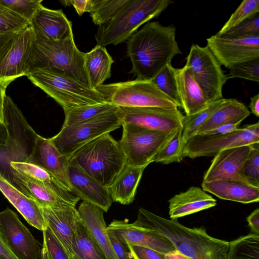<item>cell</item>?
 <instances>
[{"instance_id": "cell-1", "label": "cell", "mask_w": 259, "mask_h": 259, "mask_svg": "<svg viewBox=\"0 0 259 259\" xmlns=\"http://www.w3.org/2000/svg\"><path fill=\"white\" fill-rule=\"evenodd\" d=\"M176 28L156 21L146 23L127 42V54L138 79H152L176 55L182 54L176 38Z\"/></svg>"}, {"instance_id": "cell-2", "label": "cell", "mask_w": 259, "mask_h": 259, "mask_svg": "<svg viewBox=\"0 0 259 259\" xmlns=\"http://www.w3.org/2000/svg\"><path fill=\"white\" fill-rule=\"evenodd\" d=\"M131 224L164 236L176 250L193 259H226L229 242L211 237L203 227L188 228L177 219H165L143 208Z\"/></svg>"}, {"instance_id": "cell-3", "label": "cell", "mask_w": 259, "mask_h": 259, "mask_svg": "<svg viewBox=\"0 0 259 259\" xmlns=\"http://www.w3.org/2000/svg\"><path fill=\"white\" fill-rule=\"evenodd\" d=\"M69 161L107 188L126 166L125 156L119 142L109 133L80 148L71 156Z\"/></svg>"}, {"instance_id": "cell-4", "label": "cell", "mask_w": 259, "mask_h": 259, "mask_svg": "<svg viewBox=\"0 0 259 259\" xmlns=\"http://www.w3.org/2000/svg\"><path fill=\"white\" fill-rule=\"evenodd\" d=\"M4 122L8 131L5 145H0V175L16 188L12 162H26L32 152L37 136L11 98L6 95Z\"/></svg>"}, {"instance_id": "cell-5", "label": "cell", "mask_w": 259, "mask_h": 259, "mask_svg": "<svg viewBox=\"0 0 259 259\" xmlns=\"http://www.w3.org/2000/svg\"><path fill=\"white\" fill-rule=\"evenodd\" d=\"M174 2L171 0H127L114 16L99 26L97 45L103 47L122 43L143 24L158 17Z\"/></svg>"}, {"instance_id": "cell-6", "label": "cell", "mask_w": 259, "mask_h": 259, "mask_svg": "<svg viewBox=\"0 0 259 259\" xmlns=\"http://www.w3.org/2000/svg\"><path fill=\"white\" fill-rule=\"evenodd\" d=\"M26 76L33 84L54 99L64 111L106 102L97 90L50 67H34Z\"/></svg>"}, {"instance_id": "cell-7", "label": "cell", "mask_w": 259, "mask_h": 259, "mask_svg": "<svg viewBox=\"0 0 259 259\" xmlns=\"http://www.w3.org/2000/svg\"><path fill=\"white\" fill-rule=\"evenodd\" d=\"M84 55L77 48L73 36L58 41L35 37L32 68L47 67L59 70L89 87L83 67Z\"/></svg>"}, {"instance_id": "cell-8", "label": "cell", "mask_w": 259, "mask_h": 259, "mask_svg": "<svg viewBox=\"0 0 259 259\" xmlns=\"http://www.w3.org/2000/svg\"><path fill=\"white\" fill-rule=\"evenodd\" d=\"M96 90L106 102L118 107L179 108L178 105L150 80L137 78L103 84Z\"/></svg>"}, {"instance_id": "cell-9", "label": "cell", "mask_w": 259, "mask_h": 259, "mask_svg": "<svg viewBox=\"0 0 259 259\" xmlns=\"http://www.w3.org/2000/svg\"><path fill=\"white\" fill-rule=\"evenodd\" d=\"M118 106L98 116L72 125L62 126L50 140L69 160L80 148L105 134L118 128L121 121L117 114Z\"/></svg>"}, {"instance_id": "cell-10", "label": "cell", "mask_w": 259, "mask_h": 259, "mask_svg": "<svg viewBox=\"0 0 259 259\" xmlns=\"http://www.w3.org/2000/svg\"><path fill=\"white\" fill-rule=\"evenodd\" d=\"M119 142L124 155L126 165L146 167L160 149L170 140L176 130L161 132L147 130L130 124H122Z\"/></svg>"}, {"instance_id": "cell-11", "label": "cell", "mask_w": 259, "mask_h": 259, "mask_svg": "<svg viewBox=\"0 0 259 259\" xmlns=\"http://www.w3.org/2000/svg\"><path fill=\"white\" fill-rule=\"evenodd\" d=\"M35 39L34 32L30 25L0 48V85L4 89L16 79L27 76L32 69Z\"/></svg>"}, {"instance_id": "cell-12", "label": "cell", "mask_w": 259, "mask_h": 259, "mask_svg": "<svg viewBox=\"0 0 259 259\" xmlns=\"http://www.w3.org/2000/svg\"><path fill=\"white\" fill-rule=\"evenodd\" d=\"M259 143V122L246 125L226 134H196L185 143L183 157L214 156L221 151Z\"/></svg>"}, {"instance_id": "cell-13", "label": "cell", "mask_w": 259, "mask_h": 259, "mask_svg": "<svg viewBox=\"0 0 259 259\" xmlns=\"http://www.w3.org/2000/svg\"><path fill=\"white\" fill-rule=\"evenodd\" d=\"M185 65L208 102L223 98V88L229 79L207 46L192 45Z\"/></svg>"}, {"instance_id": "cell-14", "label": "cell", "mask_w": 259, "mask_h": 259, "mask_svg": "<svg viewBox=\"0 0 259 259\" xmlns=\"http://www.w3.org/2000/svg\"><path fill=\"white\" fill-rule=\"evenodd\" d=\"M117 114L121 124H130L161 132H171L182 127L184 118L179 108L118 106Z\"/></svg>"}, {"instance_id": "cell-15", "label": "cell", "mask_w": 259, "mask_h": 259, "mask_svg": "<svg viewBox=\"0 0 259 259\" xmlns=\"http://www.w3.org/2000/svg\"><path fill=\"white\" fill-rule=\"evenodd\" d=\"M207 47L221 65L229 69L259 59V36L228 37L217 34L206 39Z\"/></svg>"}, {"instance_id": "cell-16", "label": "cell", "mask_w": 259, "mask_h": 259, "mask_svg": "<svg viewBox=\"0 0 259 259\" xmlns=\"http://www.w3.org/2000/svg\"><path fill=\"white\" fill-rule=\"evenodd\" d=\"M0 229L18 259L39 258L42 245L10 208L0 212Z\"/></svg>"}, {"instance_id": "cell-17", "label": "cell", "mask_w": 259, "mask_h": 259, "mask_svg": "<svg viewBox=\"0 0 259 259\" xmlns=\"http://www.w3.org/2000/svg\"><path fill=\"white\" fill-rule=\"evenodd\" d=\"M69 161L50 139L37 135L32 152L26 162L44 169L53 176L61 186L71 192L68 172Z\"/></svg>"}, {"instance_id": "cell-18", "label": "cell", "mask_w": 259, "mask_h": 259, "mask_svg": "<svg viewBox=\"0 0 259 259\" xmlns=\"http://www.w3.org/2000/svg\"><path fill=\"white\" fill-rule=\"evenodd\" d=\"M46 226L64 248L71 259H76L72 240L81 217L75 206L41 207Z\"/></svg>"}, {"instance_id": "cell-19", "label": "cell", "mask_w": 259, "mask_h": 259, "mask_svg": "<svg viewBox=\"0 0 259 259\" xmlns=\"http://www.w3.org/2000/svg\"><path fill=\"white\" fill-rule=\"evenodd\" d=\"M250 149V145H245L219 152L214 156L205 172L203 182L229 180L250 184L240 174Z\"/></svg>"}, {"instance_id": "cell-20", "label": "cell", "mask_w": 259, "mask_h": 259, "mask_svg": "<svg viewBox=\"0 0 259 259\" xmlns=\"http://www.w3.org/2000/svg\"><path fill=\"white\" fill-rule=\"evenodd\" d=\"M125 244L146 247L163 255L176 250L171 241L157 232L134 227L127 220H113L107 227Z\"/></svg>"}, {"instance_id": "cell-21", "label": "cell", "mask_w": 259, "mask_h": 259, "mask_svg": "<svg viewBox=\"0 0 259 259\" xmlns=\"http://www.w3.org/2000/svg\"><path fill=\"white\" fill-rule=\"evenodd\" d=\"M15 181L19 178L24 194L35 200L41 207L76 206L79 198L67 191L56 181L42 183L30 180L17 172L13 173Z\"/></svg>"}, {"instance_id": "cell-22", "label": "cell", "mask_w": 259, "mask_h": 259, "mask_svg": "<svg viewBox=\"0 0 259 259\" xmlns=\"http://www.w3.org/2000/svg\"><path fill=\"white\" fill-rule=\"evenodd\" d=\"M68 177L71 192L80 199L92 203L107 212L112 200L108 189L85 174L76 164L69 161Z\"/></svg>"}, {"instance_id": "cell-23", "label": "cell", "mask_w": 259, "mask_h": 259, "mask_svg": "<svg viewBox=\"0 0 259 259\" xmlns=\"http://www.w3.org/2000/svg\"><path fill=\"white\" fill-rule=\"evenodd\" d=\"M36 38L58 41L73 36L72 23L62 10L42 5L30 22Z\"/></svg>"}, {"instance_id": "cell-24", "label": "cell", "mask_w": 259, "mask_h": 259, "mask_svg": "<svg viewBox=\"0 0 259 259\" xmlns=\"http://www.w3.org/2000/svg\"><path fill=\"white\" fill-rule=\"evenodd\" d=\"M170 219L191 214L215 206L217 201L204 190L192 186L185 192L176 194L168 200Z\"/></svg>"}, {"instance_id": "cell-25", "label": "cell", "mask_w": 259, "mask_h": 259, "mask_svg": "<svg viewBox=\"0 0 259 259\" xmlns=\"http://www.w3.org/2000/svg\"><path fill=\"white\" fill-rule=\"evenodd\" d=\"M175 77L181 108L186 115L194 114L205 108L209 104L202 90L185 65L179 69L175 68Z\"/></svg>"}, {"instance_id": "cell-26", "label": "cell", "mask_w": 259, "mask_h": 259, "mask_svg": "<svg viewBox=\"0 0 259 259\" xmlns=\"http://www.w3.org/2000/svg\"><path fill=\"white\" fill-rule=\"evenodd\" d=\"M0 191L29 224L42 232L46 228L39 204L14 187L1 175Z\"/></svg>"}, {"instance_id": "cell-27", "label": "cell", "mask_w": 259, "mask_h": 259, "mask_svg": "<svg viewBox=\"0 0 259 259\" xmlns=\"http://www.w3.org/2000/svg\"><path fill=\"white\" fill-rule=\"evenodd\" d=\"M202 188L220 199L250 203L259 201V187L238 181L219 180L203 182Z\"/></svg>"}, {"instance_id": "cell-28", "label": "cell", "mask_w": 259, "mask_h": 259, "mask_svg": "<svg viewBox=\"0 0 259 259\" xmlns=\"http://www.w3.org/2000/svg\"><path fill=\"white\" fill-rule=\"evenodd\" d=\"M80 216L89 229L106 259H119L109 239L104 211L99 207L83 201L78 209Z\"/></svg>"}, {"instance_id": "cell-29", "label": "cell", "mask_w": 259, "mask_h": 259, "mask_svg": "<svg viewBox=\"0 0 259 259\" xmlns=\"http://www.w3.org/2000/svg\"><path fill=\"white\" fill-rule=\"evenodd\" d=\"M114 61L105 47L97 45L90 51L84 53L83 67L89 86L96 90L111 77Z\"/></svg>"}, {"instance_id": "cell-30", "label": "cell", "mask_w": 259, "mask_h": 259, "mask_svg": "<svg viewBox=\"0 0 259 259\" xmlns=\"http://www.w3.org/2000/svg\"><path fill=\"white\" fill-rule=\"evenodd\" d=\"M146 167L126 165L108 188L113 202L121 204L132 203Z\"/></svg>"}, {"instance_id": "cell-31", "label": "cell", "mask_w": 259, "mask_h": 259, "mask_svg": "<svg viewBox=\"0 0 259 259\" xmlns=\"http://www.w3.org/2000/svg\"><path fill=\"white\" fill-rule=\"evenodd\" d=\"M250 113V111L243 103L236 99H226L200 127L196 134L204 133L222 125H239Z\"/></svg>"}, {"instance_id": "cell-32", "label": "cell", "mask_w": 259, "mask_h": 259, "mask_svg": "<svg viewBox=\"0 0 259 259\" xmlns=\"http://www.w3.org/2000/svg\"><path fill=\"white\" fill-rule=\"evenodd\" d=\"M72 249L76 259H106L92 233L82 219L78 223L75 231L72 240Z\"/></svg>"}, {"instance_id": "cell-33", "label": "cell", "mask_w": 259, "mask_h": 259, "mask_svg": "<svg viewBox=\"0 0 259 259\" xmlns=\"http://www.w3.org/2000/svg\"><path fill=\"white\" fill-rule=\"evenodd\" d=\"M226 259H259V235H248L229 242Z\"/></svg>"}, {"instance_id": "cell-34", "label": "cell", "mask_w": 259, "mask_h": 259, "mask_svg": "<svg viewBox=\"0 0 259 259\" xmlns=\"http://www.w3.org/2000/svg\"><path fill=\"white\" fill-rule=\"evenodd\" d=\"M225 100L226 99L222 98L212 101L201 111L191 115L184 116L182 126V140L184 146L190 138L197 134L200 127Z\"/></svg>"}, {"instance_id": "cell-35", "label": "cell", "mask_w": 259, "mask_h": 259, "mask_svg": "<svg viewBox=\"0 0 259 259\" xmlns=\"http://www.w3.org/2000/svg\"><path fill=\"white\" fill-rule=\"evenodd\" d=\"M117 107L113 104L105 102L65 111H64L65 120L62 126L70 125L89 120Z\"/></svg>"}, {"instance_id": "cell-36", "label": "cell", "mask_w": 259, "mask_h": 259, "mask_svg": "<svg viewBox=\"0 0 259 259\" xmlns=\"http://www.w3.org/2000/svg\"><path fill=\"white\" fill-rule=\"evenodd\" d=\"M184 144L182 140V127L178 128L170 140L160 149L152 160V162L168 164L180 162L183 159Z\"/></svg>"}, {"instance_id": "cell-37", "label": "cell", "mask_w": 259, "mask_h": 259, "mask_svg": "<svg viewBox=\"0 0 259 259\" xmlns=\"http://www.w3.org/2000/svg\"><path fill=\"white\" fill-rule=\"evenodd\" d=\"M127 0H92L90 16L96 25H102L110 20Z\"/></svg>"}, {"instance_id": "cell-38", "label": "cell", "mask_w": 259, "mask_h": 259, "mask_svg": "<svg viewBox=\"0 0 259 259\" xmlns=\"http://www.w3.org/2000/svg\"><path fill=\"white\" fill-rule=\"evenodd\" d=\"M175 70V68L171 63H168L151 80L160 91L172 100L179 107H181Z\"/></svg>"}, {"instance_id": "cell-39", "label": "cell", "mask_w": 259, "mask_h": 259, "mask_svg": "<svg viewBox=\"0 0 259 259\" xmlns=\"http://www.w3.org/2000/svg\"><path fill=\"white\" fill-rule=\"evenodd\" d=\"M259 13L258 0H244L215 34L221 35L246 19Z\"/></svg>"}, {"instance_id": "cell-40", "label": "cell", "mask_w": 259, "mask_h": 259, "mask_svg": "<svg viewBox=\"0 0 259 259\" xmlns=\"http://www.w3.org/2000/svg\"><path fill=\"white\" fill-rule=\"evenodd\" d=\"M42 233L43 242L39 259H71L64 248L47 226Z\"/></svg>"}, {"instance_id": "cell-41", "label": "cell", "mask_w": 259, "mask_h": 259, "mask_svg": "<svg viewBox=\"0 0 259 259\" xmlns=\"http://www.w3.org/2000/svg\"><path fill=\"white\" fill-rule=\"evenodd\" d=\"M250 146L249 154L240 174L250 184L259 187V143Z\"/></svg>"}, {"instance_id": "cell-42", "label": "cell", "mask_w": 259, "mask_h": 259, "mask_svg": "<svg viewBox=\"0 0 259 259\" xmlns=\"http://www.w3.org/2000/svg\"><path fill=\"white\" fill-rule=\"evenodd\" d=\"M30 25L27 19L0 5V32L19 31Z\"/></svg>"}, {"instance_id": "cell-43", "label": "cell", "mask_w": 259, "mask_h": 259, "mask_svg": "<svg viewBox=\"0 0 259 259\" xmlns=\"http://www.w3.org/2000/svg\"><path fill=\"white\" fill-rule=\"evenodd\" d=\"M11 166L19 174L33 181L42 183L56 181L49 172L31 163L26 162H12Z\"/></svg>"}, {"instance_id": "cell-44", "label": "cell", "mask_w": 259, "mask_h": 259, "mask_svg": "<svg viewBox=\"0 0 259 259\" xmlns=\"http://www.w3.org/2000/svg\"><path fill=\"white\" fill-rule=\"evenodd\" d=\"M42 0H0V5L21 15L30 23L38 9Z\"/></svg>"}, {"instance_id": "cell-45", "label": "cell", "mask_w": 259, "mask_h": 259, "mask_svg": "<svg viewBox=\"0 0 259 259\" xmlns=\"http://www.w3.org/2000/svg\"><path fill=\"white\" fill-rule=\"evenodd\" d=\"M228 37L259 36V13L251 16L221 35Z\"/></svg>"}, {"instance_id": "cell-46", "label": "cell", "mask_w": 259, "mask_h": 259, "mask_svg": "<svg viewBox=\"0 0 259 259\" xmlns=\"http://www.w3.org/2000/svg\"><path fill=\"white\" fill-rule=\"evenodd\" d=\"M228 78H240L250 81H259V59L244 62L229 68Z\"/></svg>"}, {"instance_id": "cell-47", "label": "cell", "mask_w": 259, "mask_h": 259, "mask_svg": "<svg viewBox=\"0 0 259 259\" xmlns=\"http://www.w3.org/2000/svg\"><path fill=\"white\" fill-rule=\"evenodd\" d=\"M132 259H164V255L149 248L126 244Z\"/></svg>"}, {"instance_id": "cell-48", "label": "cell", "mask_w": 259, "mask_h": 259, "mask_svg": "<svg viewBox=\"0 0 259 259\" xmlns=\"http://www.w3.org/2000/svg\"><path fill=\"white\" fill-rule=\"evenodd\" d=\"M107 231L109 239L118 258L132 259L127 245L120 240L112 231L108 229Z\"/></svg>"}, {"instance_id": "cell-49", "label": "cell", "mask_w": 259, "mask_h": 259, "mask_svg": "<svg viewBox=\"0 0 259 259\" xmlns=\"http://www.w3.org/2000/svg\"><path fill=\"white\" fill-rule=\"evenodd\" d=\"M60 2L65 6H73L80 16L84 12L90 13L92 7V0H67Z\"/></svg>"}, {"instance_id": "cell-50", "label": "cell", "mask_w": 259, "mask_h": 259, "mask_svg": "<svg viewBox=\"0 0 259 259\" xmlns=\"http://www.w3.org/2000/svg\"><path fill=\"white\" fill-rule=\"evenodd\" d=\"M0 259H18L9 247L1 229Z\"/></svg>"}, {"instance_id": "cell-51", "label": "cell", "mask_w": 259, "mask_h": 259, "mask_svg": "<svg viewBox=\"0 0 259 259\" xmlns=\"http://www.w3.org/2000/svg\"><path fill=\"white\" fill-rule=\"evenodd\" d=\"M250 233L259 235V209L253 210L246 218Z\"/></svg>"}, {"instance_id": "cell-52", "label": "cell", "mask_w": 259, "mask_h": 259, "mask_svg": "<svg viewBox=\"0 0 259 259\" xmlns=\"http://www.w3.org/2000/svg\"><path fill=\"white\" fill-rule=\"evenodd\" d=\"M238 125L237 124H225L219 126L209 131L206 132L201 134L205 135H221L226 134L233 132L237 130Z\"/></svg>"}, {"instance_id": "cell-53", "label": "cell", "mask_w": 259, "mask_h": 259, "mask_svg": "<svg viewBox=\"0 0 259 259\" xmlns=\"http://www.w3.org/2000/svg\"><path fill=\"white\" fill-rule=\"evenodd\" d=\"M249 107L252 114L257 117L259 116V94L250 98Z\"/></svg>"}, {"instance_id": "cell-54", "label": "cell", "mask_w": 259, "mask_h": 259, "mask_svg": "<svg viewBox=\"0 0 259 259\" xmlns=\"http://www.w3.org/2000/svg\"><path fill=\"white\" fill-rule=\"evenodd\" d=\"M164 259H193L177 250L167 253L164 255Z\"/></svg>"}, {"instance_id": "cell-55", "label": "cell", "mask_w": 259, "mask_h": 259, "mask_svg": "<svg viewBox=\"0 0 259 259\" xmlns=\"http://www.w3.org/2000/svg\"><path fill=\"white\" fill-rule=\"evenodd\" d=\"M21 30L0 32V48L10 38Z\"/></svg>"}, {"instance_id": "cell-56", "label": "cell", "mask_w": 259, "mask_h": 259, "mask_svg": "<svg viewBox=\"0 0 259 259\" xmlns=\"http://www.w3.org/2000/svg\"><path fill=\"white\" fill-rule=\"evenodd\" d=\"M6 90L0 85V122H4L3 109L5 97L6 96Z\"/></svg>"}, {"instance_id": "cell-57", "label": "cell", "mask_w": 259, "mask_h": 259, "mask_svg": "<svg viewBox=\"0 0 259 259\" xmlns=\"http://www.w3.org/2000/svg\"><path fill=\"white\" fill-rule=\"evenodd\" d=\"M8 131L6 125L0 122V145H5L8 139Z\"/></svg>"}]
</instances>
